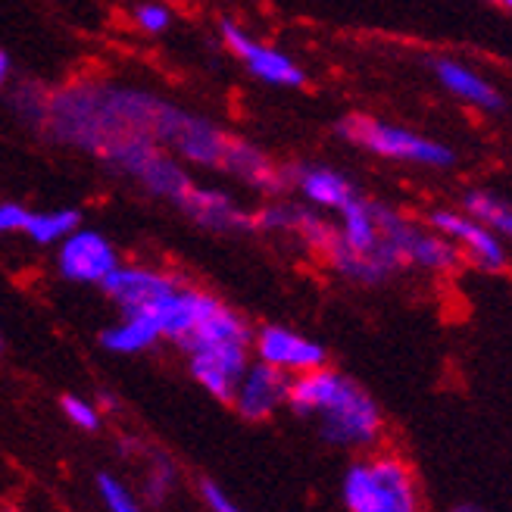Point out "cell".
<instances>
[{"label": "cell", "mask_w": 512, "mask_h": 512, "mask_svg": "<svg viewBox=\"0 0 512 512\" xmlns=\"http://www.w3.org/2000/svg\"><path fill=\"white\" fill-rule=\"evenodd\" d=\"M100 163H104L110 172L135 182L141 191H147L150 197H160L169 203H182V197L191 191V175L188 166L175 157L172 150H166L160 141H153L150 135H135L125 138L113 147H107L100 153Z\"/></svg>", "instance_id": "5b68a950"}, {"label": "cell", "mask_w": 512, "mask_h": 512, "mask_svg": "<svg viewBox=\"0 0 512 512\" xmlns=\"http://www.w3.org/2000/svg\"><path fill=\"white\" fill-rule=\"evenodd\" d=\"M200 491H203V500H207V506H210L213 512H241L232 500H228V494L219 488V484L203 481V484H200Z\"/></svg>", "instance_id": "83f0119b"}, {"label": "cell", "mask_w": 512, "mask_h": 512, "mask_svg": "<svg viewBox=\"0 0 512 512\" xmlns=\"http://www.w3.org/2000/svg\"><path fill=\"white\" fill-rule=\"evenodd\" d=\"M178 207L185 210V216L207 228V232H219V235H241V232H253L256 222H253V213L244 210L241 203L222 191V188H213V185H191V191L182 197Z\"/></svg>", "instance_id": "2e32d148"}, {"label": "cell", "mask_w": 512, "mask_h": 512, "mask_svg": "<svg viewBox=\"0 0 512 512\" xmlns=\"http://www.w3.org/2000/svg\"><path fill=\"white\" fill-rule=\"evenodd\" d=\"M97 488H100V497H104V503L110 506V512H141V506L135 503V497L128 494L113 475H100L97 478Z\"/></svg>", "instance_id": "d4e9b609"}, {"label": "cell", "mask_w": 512, "mask_h": 512, "mask_svg": "<svg viewBox=\"0 0 512 512\" xmlns=\"http://www.w3.org/2000/svg\"><path fill=\"white\" fill-rule=\"evenodd\" d=\"M253 350H256V360H263L288 375L328 366V353L319 341L300 335V331H291L285 325H263L253 335Z\"/></svg>", "instance_id": "5bb4252c"}, {"label": "cell", "mask_w": 512, "mask_h": 512, "mask_svg": "<svg viewBox=\"0 0 512 512\" xmlns=\"http://www.w3.org/2000/svg\"><path fill=\"white\" fill-rule=\"evenodd\" d=\"M104 294L122 313H147L153 316L160 306L178 291V281L150 266H116L104 281Z\"/></svg>", "instance_id": "8fae6325"}, {"label": "cell", "mask_w": 512, "mask_h": 512, "mask_svg": "<svg viewBox=\"0 0 512 512\" xmlns=\"http://www.w3.org/2000/svg\"><path fill=\"white\" fill-rule=\"evenodd\" d=\"M285 178L303 203L322 213H341L353 197H360V188L350 182L347 172L325 163H294L285 169Z\"/></svg>", "instance_id": "9a60e30c"}, {"label": "cell", "mask_w": 512, "mask_h": 512, "mask_svg": "<svg viewBox=\"0 0 512 512\" xmlns=\"http://www.w3.org/2000/svg\"><path fill=\"white\" fill-rule=\"evenodd\" d=\"M163 100L147 88L79 79L50 91L41 132L60 147L100 160V153L125 138H153Z\"/></svg>", "instance_id": "6da1fadb"}, {"label": "cell", "mask_w": 512, "mask_h": 512, "mask_svg": "<svg viewBox=\"0 0 512 512\" xmlns=\"http://www.w3.org/2000/svg\"><path fill=\"white\" fill-rule=\"evenodd\" d=\"M222 41L256 82L272 85V88H303L306 85V72L300 69V63L294 57H288L285 50H278L260 38L247 35L238 22H232V19L222 22Z\"/></svg>", "instance_id": "9c48e42d"}, {"label": "cell", "mask_w": 512, "mask_h": 512, "mask_svg": "<svg viewBox=\"0 0 512 512\" xmlns=\"http://www.w3.org/2000/svg\"><path fill=\"white\" fill-rule=\"evenodd\" d=\"M425 222L434 228V232H441L444 238H450L459 253L466 256L472 266H478L481 272H491V275H500L509 269V250H506V241L491 232L488 225L481 219H475L472 213H466L463 207L453 210V207H434L428 210Z\"/></svg>", "instance_id": "ba28073f"}, {"label": "cell", "mask_w": 512, "mask_h": 512, "mask_svg": "<svg viewBox=\"0 0 512 512\" xmlns=\"http://www.w3.org/2000/svg\"><path fill=\"white\" fill-rule=\"evenodd\" d=\"M341 494L350 512H422L416 475L394 453L353 463L344 475Z\"/></svg>", "instance_id": "277c9868"}, {"label": "cell", "mask_w": 512, "mask_h": 512, "mask_svg": "<svg viewBox=\"0 0 512 512\" xmlns=\"http://www.w3.org/2000/svg\"><path fill=\"white\" fill-rule=\"evenodd\" d=\"M463 210L472 213L475 219H481L503 241H512V200H506L488 188H469L463 194Z\"/></svg>", "instance_id": "44dd1931"}, {"label": "cell", "mask_w": 512, "mask_h": 512, "mask_svg": "<svg viewBox=\"0 0 512 512\" xmlns=\"http://www.w3.org/2000/svg\"><path fill=\"white\" fill-rule=\"evenodd\" d=\"M250 347L244 341H222V344H203L191 350V375L210 391L216 400L232 403L238 378L250 366Z\"/></svg>", "instance_id": "4fadbf2b"}, {"label": "cell", "mask_w": 512, "mask_h": 512, "mask_svg": "<svg viewBox=\"0 0 512 512\" xmlns=\"http://www.w3.org/2000/svg\"><path fill=\"white\" fill-rule=\"evenodd\" d=\"M256 228L263 232H278L297 238L306 250L325 256L331 244L338 241V222H331L322 210L310 207V203H294V200H269L263 210L253 213Z\"/></svg>", "instance_id": "30bf717a"}, {"label": "cell", "mask_w": 512, "mask_h": 512, "mask_svg": "<svg viewBox=\"0 0 512 512\" xmlns=\"http://www.w3.org/2000/svg\"><path fill=\"white\" fill-rule=\"evenodd\" d=\"M47 97H50V91L41 88V85H32V82L29 85H16L10 91V110L22 125L38 128V132H41L44 113H47Z\"/></svg>", "instance_id": "603a6c76"}, {"label": "cell", "mask_w": 512, "mask_h": 512, "mask_svg": "<svg viewBox=\"0 0 512 512\" xmlns=\"http://www.w3.org/2000/svg\"><path fill=\"white\" fill-rule=\"evenodd\" d=\"M32 210H25L16 200L0 203V235H25V225H29Z\"/></svg>", "instance_id": "4316f807"}, {"label": "cell", "mask_w": 512, "mask_h": 512, "mask_svg": "<svg viewBox=\"0 0 512 512\" xmlns=\"http://www.w3.org/2000/svg\"><path fill=\"white\" fill-rule=\"evenodd\" d=\"M0 350H4V338H0Z\"/></svg>", "instance_id": "d6a6232c"}, {"label": "cell", "mask_w": 512, "mask_h": 512, "mask_svg": "<svg viewBox=\"0 0 512 512\" xmlns=\"http://www.w3.org/2000/svg\"><path fill=\"white\" fill-rule=\"evenodd\" d=\"M450 512H481L478 506H472V503H463V506H453Z\"/></svg>", "instance_id": "4dcf8cb0"}, {"label": "cell", "mask_w": 512, "mask_h": 512, "mask_svg": "<svg viewBox=\"0 0 512 512\" xmlns=\"http://www.w3.org/2000/svg\"><path fill=\"white\" fill-rule=\"evenodd\" d=\"M172 481H175V472L163 463V466H157L153 469V478H150V497H157V500H163V494L172 488Z\"/></svg>", "instance_id": "f1b7e54d"}, {"label": "cell", "mask_w": 512, "mask_h": 512, "mask_svg": "<svg viewBox=\"0 0 512 512\" xmlns=\"http://www.w3.org/2000/svg\"><path fill=\"white\" fill-rule=\"evenodd\" d=\"M288 406L297 416L319 419L322 438L335 447H375L384 434V416L372 394L328 366L291 375Z\"/></svg>", "instance_id": "7a4b0ae2"}, {"label": "cell", "mask_w": 512, "mask_h": 512, "mask_svg": "<svg viewBox=\"0 0 512 512\" xmlns=\"http://www.w3.org/2000/svg\"><path fill=\"white\" fill-rule=\"evenodd\" d=\"M63 413L72 425H79L82 431H97L100 428V413L82 397H63Z\"/></svg>", "instance_id": "484cf974"}, {"label": "cell", "mask_w": 512, "mask_h": 512, "mask_svg": "<svg viewBox=\"0 0 512 512\" xmlns=\"http://www.w3.org/2000/svg\"><path fill=\"white\" fill-rule=\"evenodd\" d=\"M497 4H503V7H509V10H512V0H497Z\"/></svg>", "instance_id": "1f68e13d"}, {"label": "cell", "mask_w": 512, "mask_h": 512, "mask_svg": "<svg viewBox=\"0 0 512 512\" xmlns=\"http://www.w3.org/2000/svg\"><path fill=\"white\" fill-rule=\"evenodd\" d=\"M232 138L235 135H228L219 122L191 113L178 104H169V100H163L157 128H153V141H160L166 150H172L185 166H203V169L222 166Z\"/></svg>", "instance_id": "52a82bcc"}, {"label": "cell", "mask_w": 512, "mask_h": 512, "mask_svg": "<svg viewBox=\"0 0 512 512\" xmlns=\"http://www.w3.org/2000/svg\"><path fill=\"white\" fill-rule=\"evenodd\" d=\"M4 512H16V509H4Z\"/></svg>", "instance_id": "836d02e7"}, {"label": "cell", "mask_w": 512, "mask_h": 512, "mask_svg": "<svg viewBox=\"0 0 512 512\" xmlns=\"http://www.w3.org/2000/svg\"><path fill=\"white\" fill-rule=\"evenodd\" d=\"M428 66H431L434 79L441 82V88L450 91L456 100H463V104H469L481 113H503L506 110L503 91L488 79V75H481L469 63L453 60V57H434V60H428Z\"/></svg>", "instance_id": "ac0fdd59"}, {"label": "cell", "mask_w": 512, "mask_h": 512, "mask_svg": "<svg viewBox=\"0 0 512 512\" xmlns=\"http://www.w3.org/2000/svg\"><path fill=\"white\" fill-rule=\"evenodd\" d=\"M219 172L232 175V178H238V182H244L247 188L269 194V197H278L281 191H288L285 169H281L278 163H272L266 150H260L244 138H232Z\"/></svg>", "instance_id": "d6986e66"}, {"label": "cell", "mask_w": 512, "mask_h": 512, "mask_svg": "<svg viewBox=\"0 0 512 512\" xmlns=\"http://www.w3.org/2000/svg\"><path fill=\"white\" fill-rule=\"evenodd\" d=\"M335 135L353 147H363L378 160H391V163H403V166L453 169L459 160V153L450 144L431 138V135H422L409 125L366 116V113H347L344 119H338Z\"/></svg>", "instance_id": "3957f363"}, {"label": "cell", "mask_w": 512, "mask_h": 512, "mask_svg": "<svg viewBox=\"0 0 512 512\" xmlns=\"http://www.w3.org/2000/svg\"><path fill=\"white\" fill-rule=\"evenodd\" d=\"M132 19L144 35H163L172 25V10L166 4H160V0H147V4L135 7Z\"/></svg>", "instance_id": "cb8c5ba5"}, {"label": "cell", "mask_w": 512, "mask_h": 512, "mask_svg": "<svg viewBox=\"0 0 512 512\" xmlns=\"http://www.w3.org/2000/svg\"><path fill=\"white\" fill-rule=\"evenodd\" d=\"M10 75H13L10 54H7V50H0V88H7V85H10Z\"/></svg>", "instance_id": "f546056e"}, {"label": "cell", "mask_w": 512, "mask_h": 512, "mask_svg": "<svg viewBox=\"0 0 512 512\" xmlns=\"http://www.w3.org/2000/svg\"><path fill=\"white\" fill-rule=\"evenodd\" d=\"M119 266V253L100 232L75 228L57 244V272L75 285H100Z\"/></svg>", "instance_id": "7c38bea8"}, {"label": "cell", "mask_w": 512, "mask_h": 512, "mask_svg": "<svg viewBox=\"0 0 512 512\" xmlns=\"http://www.w3.org/2000/svg\"><path fill=\"white\" fill-rule=\"evenodd\" d=\"M160 338H163L160 325L153 316H147V313H122V319L100 335V344H104L110 353L128 356V353H141V350L153 347Z\"/></svg>", "instance_id": "ffe728a7"}, {"label": "cell", "mask_w": 512, "mask_h": 512, "mask_svg": "<svg viewBox=\"0 0 512 512\" xmlns=\"http://www.w3.org/2000/svg\"><path fill=\"white\" fill-rule=\"evenodd\" d=\"M375 213H378V228H381L384 241L397 250L406 269L416 266L422 272L447 275L463 266L466 256L459 253V247L450 238H444L441 232H434L428 222L406 216L403 210L391 207V203H381V200H375Z\"/></svg>", "instance_id": "8992f818"}, {"label": "cell", "mask_w": 512, "mask_h": 512, "mask_svg": "<svg viewBox=\"0 0 512 512\" xmlns=\"http://www.w3.org/2000/svg\"><path fill=\"white\" fill-rule=\"evenodd\" d=\"M288 388H291V375L281 372L263 360H256L244 369L238 378V388L232 397V406L250 422H263L269 419L278 406H288Z\"/></svg>", "instance_id": "e0dca14e"}, {"label": "cell", "mask_w": 512, "mask_h": 512, "mask_svg": "<svg viewBox=\"0 0 512 512\" xmlns=\"http://www.w3.org/2000/svg\"><path fill=\"white\" fill-rule=\"evenodd\" d=\"M75 228H82V213L79 210H44L32 213L29 225H25V238H32L41 247H54L63 238H69Z\"/></svg>", "instance_id": "7402d4cb"}]
</instances>
